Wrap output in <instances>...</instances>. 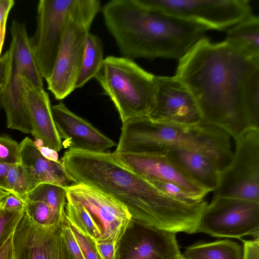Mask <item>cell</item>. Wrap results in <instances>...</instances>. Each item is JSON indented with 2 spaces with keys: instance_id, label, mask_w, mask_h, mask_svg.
Wrapping results in <instances>:
<instances>
[{
  "instance_id": "30bf717a",
  "label": "cell",
  "mask_w": 259,
  "mask_h": 259,
  "mask_svg": "<svg viewBox=\"0 0 259 259\" xmlns=\"http://www.w3.org/2000/svg\"><path fill=\"white\" fill-rule=\"evenodd\" d=\"M79 0H40L37 27L30 42L36 63L45 79L51 75L66 27Z\"/></svg>"
},
{
  "instance_id": "5b68a950",
  "label": "cell",
  "mask_w": 259,
  "mask_h": 259,
  "mask_svg": "<svg viewBox=\"0 0 259 259\" xmlns=\"http://www.w3.org/2000/svg\"><path fill=\"white\" fill-rule=\"evenodd\" d=\"M155 76L133 59L109 56L95 78L113 103L123 123L148 117L154 98Z\"/></svg>"
},
{
  "instance_id": "836d02e7",
  "label": "cell",
  "mask_w": 259,
  "mask_h": 259,
  "mask_svg": "<svg viewBox=\"0 0 259 259\" xmlns=\"http://www.w3.org/2000/svg\"><path fill=\"white\" fill-rule=\"evenodd\" d=\"M62 231L65 242L74 259H84L72 230L66 220L65 215L62 226Z\"/></svg>"
},
{
  "instance_id": "2e32d148",
  "label": "cell",
  "mask_w": 259,
  "mask_h": 259,
  "mask_svg": "<svg viewBox=\"0 0 259 259\" xmlns=\"http://www.w3.org/2000/svg\"><path fill=\"white\" fill-rule=\"evenodd\" d=\"M24 105L30 121L31 134L36 141L58 152L63 148L56 128L48 94L35 86L25 76L21 77Z\"/></svg>"
},
{
  "instance_id": "44dd1931",
  "label": "cell",
  "mask_w": 259,
  "mask_h": 259,
  "mask_svg": "<svg viewBox=\"0 0 259 259\" xmlns=\"http://www.w3.org/2000/svg\"><path fill=\"white\" fill-rule=\"evenodd\" d=\"M12 48L14 60L26 71V77L35 86L44 88L43 77L35 59L25 24L13 21L11 27Z\"/></svg>"
},
{
  "instance_id": "e0dca14e",
  "label": "cell",
  "mask_w": 259,
  "mask_h": 259,
  "mask_svg": "<svg viewBox=\"0 0 259 259\" xmlns=\"http://www.w3.org/2000/svg\"><path fill=\"white\" fill-rule=\"evenodd\" d=\"M134 242L118 259H179L182 255L176 233L137 224Z\"/></svg>"
},
{
  "instance_id": "5bb4252c",
  "label": "cell",
  "mask_w": 259,
  "mask_h": 259,
  "mask_svg": "<svg viewBox=\"0 0 259 259\" xmlns=\"http://www.w3.org/2000/svg\"><path fill=\"white\" fill-rule=\"evenodd\" d=\"M112 154L119 163L149 182L175 184L197 201L204 200L209 193L163 156L115 152Z\"/></svg>"
},
{
  "instance_id": "9c48e42d",
  "label": "cell",
  "mask_w": 259,
  "mask_h": 259,
  "mask_svg": "<svg viewBox=\"0 0 259 259\" xmlns=\"http://www.w3.org/2000/svg\"><path fill=\"white\" fill-rule=\"evenodd\" d=\"M259 202L213 196L203 210L196 233L217 237H258Z\"/></svg>"
},
{
  "instance_id": "7402d4cb",
  "label": "cell",
  "mask_w": 259,
  "mask_h": 259,
  "mask_svg": "<svg viewBox=\"0 0 259 259\" xmlns=\"http://www.w3.org/2000/svg\"><path fill=\"white\" fill-rule=\"evenodd\" d=\"M244 54L259 59V19L252 15L229 28L225 40Z\"/></svg>"
},
{
  "instance_id": "d590c367",
  "label": "cell",
  "mask_w": 259,
  "mask_h": 259,
  "mask_svg": "<svg viewBox=\"0 0 259 259\" xmlns=\"http://www.w3.org/2000/svg\"><path fill=\"white\" fill-rule=\"evenodd\" d=\"M96 244L103 259H118L119 248L113 243L96 241Z\"/></svg>"
},
{
  "instance_id": "f546056e",
  "label": "cell",
  "mask_w": 259,
  "mask_h": 259,
  "mask_svg": "<svg viewBox=\"0 0 259 259\" xmlns=\"http://www.w3.org/2000/svg\"><path fill=\"white\" fill-rule=\"evenodd\" d=\"M0 161L9 165L20 163V145L5 136H0Z\"/></svg>"
},
{
  "instance_id": "4fadbf2b",
  "label": "cell",
  "mask_w": 259,
  "mask_h": 259,
  "mask_svg": "<svg viewBox=\"0 0 259 259\" xmlns=\"http://www.w3.org/2000/svg\"><path fill=\"white\" fill-rule=\"evenodd\" d=\"M153 103L148 117L152 120L181 125L203 121L191 92L176 76H156Z\"/></svg>"
},
{
  "instance_id": "ee69618b",
  "label": "cell",
  "mask_w": 259,
  "mask_h": 259,
  "mask_svg": "<svg viewBox=\"0 0 259 259\" xmlns=\"http://www.w3.org/2000/svg\"><path fill=\"white\" fill-rule=\"evenodd\" d=\"M10 193L12 192L8 189L0 186V201Z\"/></svg>"
},
{
  "instance_id": "6da1fadb",
  "label": "cell",
  "mask_w": 259,
  "mask_h": 259,
  "mask_svg": "<svg viewBox=\"0 0 259 259\" xmlns=\"http://www.w3.org/2000/svg\"><path fill=\"white\" fill-rule=\"evenodd\" d=\"M259 68L251 57L226 40L203 37L179 60L176 76L191 92L203 121L233 139L250 128L245 107L250 77Z\"/></svg>"
},
{
  "instance_id": "d6a6232c",
  "label": "cell",
  "mask_w": 259,
  "mask_h": 259,
  "mask_svg": "<svg viewBox=\"0 0 259 259\" xmlns=\"http://www.w3.org/2000/svg\"><path fill=\"white\" fill-rule=\"evenodd\" d=\"M150 182L159 190L172 198L189 202L200 201L195 200L191 195L175 184L161 181Z\"/></svg>"
},
{
  "instance_id": "7c38bea8",
  "label": "cell",
  "mask_w": 259,
  "mask_h": 259,
  "mask_svg": "<svg viewBox=\"0 0 259 259\" xmlns=\"http://www.w3.org/2000/svg\"><path fill=\"white\" fill-rule=\"evenodd\" d=\"M64 219L41 226L24 211L13 234L16 259H74L62 234Z\"/></svg>"
},
{
  "instance_id": "60d3db41",
  "label": "cell",
  "mask_w": 259,
  "mask_h": 259,
  "mask_svg": "<svg viewBox=\"0 0 259 259\" xmlns=\"http://www.w3.org/2000/svg\"><path fill=\"white\" fill-rule=\"evenodd\" d=\"M7 51L0 58V84L3 85L4 81L6 66L8 57V52Z\"/></svg>"
},
{
  "instance_id": "ffe728a7",
  "label": "cell",
  "mask_w": 259,
  "mask_h": 259,
  "mask_svg": "<svg viewBox=\"0 0 259 259\" xmlns=\"http://www.w3.org/2000/svg\"><path fill=\"white\" fill-rule=\"evenodd\" d=\"M20 163L39 184L48 183L67 187L76 184L61 161L44 157L34 142L29 137L20 143Z\"/></svg>"
},
{
  "instance_id": "7a4b0ae2",
  "label": "cell",
  "mask_w": 259,
  "mask_h": 259,
  "mask_svg": "<svg viewBox=\"0 0 259 259\" xmlns=\"http://www.w3.org/2000/svg\"><path fill=\"white\" fill-rule=\"evenodd\" d=\"M62 163L77 183L96 188L123 204L133 222L176 233H196L207 202L172 198L119 163L112 153L69 149Z\"/></svg>"
},
{
  "instance_id": "603a6c76",
  "label": "cell",
  "mask_w": 259,
  "mask_h": 259,
  "mask_svg": "<svg viewBox=\"0 0 259 259\" xmlns=\"http://www.w3.org/2000/svg\"><path fill=\"white\" fill-rule=\"evenodd\" d=\"M184 256L187 259H243L242 248L229 240L198 243L188 247Z\"/></svg>"
},
{
  "instance_id": "8992f818",
  "label": "cell",
  "mask_w": 259,
  "mask_h": 259,
  "mask_svg": "<svg viewBox=\"0 0 259 259\" xmlns=\"http://www.w3.org/2000/svg\"><path fill=\"white\" fill-rule=\"evenodd\" d=\"M100 10L99 0H79L69 20L53 70L46 79L48 90L57 100L64 99L75 90L85 40Z\"/></svg>"
},
{
  "instance_id": "1f68e13d",
  "label": "cell",
  "mask_w": 259,
  "mask_h": 259,
  "mask_svg": "<svg viewBox=\"0 0 259 259\" xmlns=\"http://www.w3.org/2000/svg\"><path fill=\"white\" fill-rule=\"evenodd\" d=\"M26 213L34 222L41 226H48L51 212L49 206L44 201H26Z\"/></svg>"
},
{
  "instance_id": "74e56055",
  "label": "cell",
  "mask_w": 259,
  "mask_h": 259,
  "mask_svg": "<svg viewBox=\"0 0 259 259\" xmlns=\"http://www.w3.org/2000/svg\"><path fill=\"white\" fill-rule=\"evenodd\" d=\"M13 234V233L0 247V259H16Z\"/></svg>"
},
{
  "instance_id": "f35d334b",
  "label": "cell",
  "mask_w": 259,
  "mask_h": 259,
  "mask_svg": "<svg viewBox=\"0 0 259 259\" xmlns=\"http://www.w3.org/2000/svg\"><path fill=\"white\" fill-rule=\"evenodd\" d=\"M14 4L13 0H0V23L6 16L9 15Z\"/></svg>"
},
{
  "instance_id": "d4e9b609",
  "label": "cell",
  "mask_w": 259,
  "mask_h": 259,
  "mask_svg": "<svg viewBox=\"0 0 259 259\" xmlns=\"http://www.w3.org/2000/svg\"><path fill=\"white\" fill-rule=\"evenodd\" d=\"M102 41L96 35L89 33L87 37L75 89L81 88L95 78L104 61Z\"/></svg>"
},
{
  "instance_id": "e575fe53",
  "label": "cell",
  "mask_w": 259,
  "mask_h": 259,
  "mask_svg": "<svg viewBox=\"0 0 259 259\" xmlns=\"http://www.w3.org/2000/svg\"><path fill=\"white\" fill-rule=\"evenodd\" d=\"M0 209L13 211L25 210L26 202L20 196L10 193L0 201Z\"/></svg>"
},
{
  "instance_id": "7bdbcfd3",
  "label": "cell",
  "mask_w": 259,
  "mask_h": 259,
  "mask_svg": "<svg viewBox=\"0 0 259 259\" xmlns=\"http://www.w3.org/2000/svg\"><path fill=\"white\" fill-rule=\"evenodd\" d=\"M10 166V165L6 164L0 161V186L4 188H5V177Z\"/></svg>"
},
{
  "instance_id": "7dc6e473",
  "label": "cell",
  "mask_w": 259,
  "mask_h": 259,
  "mask_svg": "<svg viewBox=\"0 0 259 259\" xmlns=\"http://www.w3.org/2000/svg\"><path fill=\"white\" fill-rule=\"evenodd\" d=\"M0 206H1V204H0Z\"/></svg>"
},
{
  "instance_id": "d6986e66",
  "label": "cell",
  "mask_w": 259,
  "mask_h": 259,
  "mask_svg": "<svg viewBox=\"0 0 259 259\" xmlns=\"http://www.w3.org/2000/svg\"><path fill=\"white\" fill-rule=\"evenodd\" d=\"M160 155L167 158L208 192L214 191L217 188L221 170L215 163L204 154L190 149L170 148Z\"/></svg>"
},
{
  "instance_id": "ba28073f",
  "label": "cell",
  "mask_w": 259,
  "mask_h": 259,
  "mask_svg": "<svg viewBox=\"0 0 259 259\" xmlns=\"http://www.w3.org/2000/svg\"><path fill=\"white\" fill-rule=\"evenodd\" d=\"M163 13L224 30L252 14L249 0H140Z\"/></svg>"
},
{
  "instance_id": "4dcf8cb0",
  "label": "cell",
  "mask_w": 259,
  "mask_h": 259,
  "mask_svg": "<svg viewBox=\"0 0 259 259\" xmlns=\"http://www.w3.org/2000/svg\"><path fill=\"white\" fill-rule=\"evenodd\" d=\"M24 211H13L0 209V247L14 232Z\"/></svg>"
},
{
  "instance_id": "b9f144b4",
  "label": "cell",
  "mask_w": 259,
  "mask_h": 259,
  "mask_svg": "<svg viewBox=\"0 0 259 259\" xmlns=\"http://www.w3.org/2000/svg\"><path fill=\"white\" fill-rule=\"evenodd\" d=\"M8 17V15L6 16L0 23V58L5 41Z\"/></svg>"
},
{
  "instance_id": "8d00e7d4",
  "label": "cell",
  "mask_w": 259,
  "mask_h": 259,
  "mask_svg": "<svg viewBox=\"0 0 259 259\" xmlns=\"http://www.w3.org/2000/svg\"><path fill=\"white\" fill-rule=\"evenodd\" d=\"M242 242L243 259H259V238Z\"/></svg>"
},
{
  "instance_id": "8fae6325",
  "label": "cell",
  "mask_w": 259,
  "mask_h": 259,
  "mask_svg": "<svg viewBox=\"0 0 259 259\" xmlns=\"http://www.w3.org/2000/svg\"><path fill=\"white\" fill-rule=\"evenodd\" d=\"M66 189V200L84 207L100 227L102 235L97 241L111 242L119 248L122 238L133 223L127 207L89 185L76 183Z\"/></svg>"
},
{
  "instance_id": "ab89813d",
  "label": "cell",
  "mask_w": 259,
  "mask_h": 259,
  "mask_svg": "<svg viewBox=\"0 0 259 259\" xmlns=\"http://www.w3.org/2000/svg\"><path fill=\"white\" fill-rule=\"evenodd\" d=\"M37 148L42 155L46 158L55 161H59L58 152L54 150L45 146L37 147Z\"/></svg>"
},
{
  "instance_id": "4316f807",
  "label": "cell",
  "mask_w": 259,
  "mask_h": 259,
  "mask_svg": "<svg viewBox=\"0 0 259 259\" xmlns=\"http://www.w3.org/2000/svg\"><path fill=\"white\" fill-rule=\"evenodd\" d=\"M38 185L21 163L10 165L5 177V188L25 200L28 193Z\"/></svg>"
},
{
  "instance_id": "f6af8a7d",
  "label": "cell",
  "mask_w": 259,
  "mask_h": 259,
  "mask_svg": "<svg viewBox=\"0 0 259 259\" xmlns=\"http://www.w3.org/2000/svg\"><path fill=\"white\" fill-rule=\"evenodd\" d=\"M3 90V85L0 84V97L1 96Z\"/></svg>"
},
{
  "instance_id": "bcb514c9",
  "label": "cell",
  "mask_w": 259,
  "mask_h": 259,
  "mask_svg": "<svg viewBox=\"0 0 259 259\" xmlns=\"http://www.w3.org/2000/svg\"><path fill=\"white\" fill-rule=\"evenodd\" d=\"M179 259H187L183 255H181L180 257L179 258Z\"/></svg>"
},
{
  "instance_id": "3957f363",
  "label": "cell",
  "mask_w": 259,
  "mask_h": 259,
  "mask_svg": "<svg viewBox=\"0 0 259 259\" xmlns=\"http://www.w3.org/2000/svg\"><path fill=\"white\" fill-rule=\"evenodd\" d=\"M123 57L180 59L209 28L148 7L140 0H112L101 8Z\"/></svg>"
},
{
  "instance_id": "52a82bcc",
  "label": "cell",
  "mask_w": 259,
  "mask_h": 259,
  "mask_svg": "<svg viewBox=\"0 0 259 259\" xmlns=\"http://www.w3.org/2000/svg\"><path fill=\"white\" fill-rule=\"evenodd\" d=\"M234 139L235 151L214 196L259 202V129L248 128Z\"/></svg>"
},
{
  "instance_id": "277c9868",
  "label": "cell",
  "mask_w": 259,
  "mask_h": 259,
  "mask_svg": "<svg viewBox=\"0 0 259 259\" xmlns=\"http://www.w3.org/2000/svg\"><path fill=\"white\" fill-rule=\"evenodd\" d=\"M230 137L224 130L204 121L196 125H181L143 117L122 123L114 152L160 155L168 149H190L209 157L222 171L232 158Z\"/></svg>"
},
{
  "instance_id": "9a60e30c",
  "label": "cell",
  "mask_w": 259,
  "mask_h": 259,
  "mask_svg": "<svg viewBox=\"0 0 259 259\" xmlns=\"http://www.w3.org/2000/svg\"><path fill=\"white\" fill-rule=\"evenodd\" d=\"M63 147L70 150L103 152L116 145L92 124L71 111L63 103L52 107Z\"/></svg>"
},
{
  "instance_id": "83f0119b",
  "label": "cell",
  "mask_w": 259,
  "mask_h": 259,
  "mask_svg": "<svg viewBox=\"0 0 259 259\" xmlns=\"http://www.w3.org/2000/svg\"><path fill=\"white\" fill-rule=\"evenodd\" d=\"M245 107L249 127L259 129V68L254 71L248 82Z\"/></svg>"
},
{
  "instance_id": "f1b7e54d",
  "label": "cell",
  "mask_w": 259,
  "mask_h": 259,
  "mask_svg": "<svg viewBox=\"0 0 259 259\" xmlns=\"http://www.w3.org/2000/svg\"><path fill=\"white\" fill-rule=\"evenodd\" d=\"M66 218V217H65ZM66 220L70 227L81 249L84 259H103L96 244V241L74 224Z\"/></svg>"
},
{
  "instance_id": "cb8c5ba5",
  "label": "cell",
  "mask_w": 259,
  "mask_h": 259,
  "mask_svg": "<svg viewBox=\"0 0 259 259\" xmlns=\"http://www.w3.org/2000/svg\"><path fill=\"white\" fill-rule=\"evenodd\" d=\"M66 196V187L41 183L28 193L25 200L41 201L47 203L51 212L49 225H51L60 223L64 219Z\"/></svg>"
},
{
  "instance_id": "ac0fdd59",
  "label": "cell",
  "mask_w": 259,
  "mask_h": 259,
  "mask_svg": "<svg viewBox=\"0 0 259 259\" xmlns=\"http://www.w3.org/2000/svg\"><path fill=\"white\" fill-rule=\"evenodd\" d=\"M8 51L1 105L6 113L8 128L25 134L31 133L32 127L21 90V77L25 76V70L14 61L11 46Z\"/></svg>"
},
{
  "instance_id": "484cf974",
  "label": "cell",
  "mask_w": 259,
  "mask_h": 259,
  "mask_svg": "<svg viewBox=\"0 0 259 259\" xmlns=\"http://www.w3.org/2000/svg\"><path fill=\"white\" fill-rule=\"evenodd\" d=\"M67 220L74 224L91 238L97 241L101 236V230L92 215L83 206L67 200L65 207Z\"/></svg>"
}]
</instances>
